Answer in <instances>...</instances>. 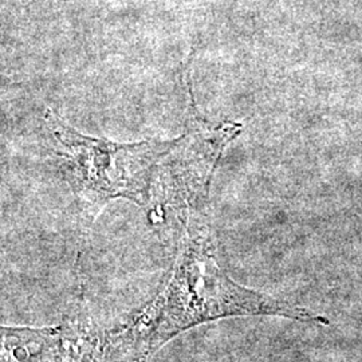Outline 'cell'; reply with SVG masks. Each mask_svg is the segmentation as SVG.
<instances>
[{"mask_svg": "<svg viewBox=\"0 0 362 362\" xmlns=\"http://www.w3.org/2000/svg\"><path fill=\"white\" fill-rule=\"evenodd\" d=\"M46 122L69 158L79 185L101 199L128 197L144 203L160 158L177 141L116 144L83 136L47 112Z\"/></svg>", "mask_w": 362, "mask_h": 362, "instance_id": "cell-2", "label": "cell"}, {"mask_svg": "<svg viewBox=\"0 0 362 362\" xmlns=\"http://www.w3.org/2000/svg\"><path fill=\"white\" fill-rule=\"evenodd\" d=\"M251 315L329 324L306 308L274 299L233 281L220 266L207 218L192 212L170 282L143 332L148 348L158 346L197 325Z\"/></svg>", "mask_w": 362, "mask_h": 362, "instance_id": "cell-1", "label": "cell"}]
</instances>
